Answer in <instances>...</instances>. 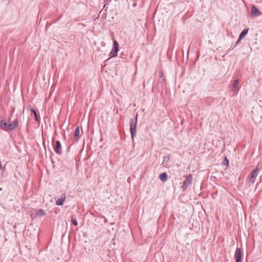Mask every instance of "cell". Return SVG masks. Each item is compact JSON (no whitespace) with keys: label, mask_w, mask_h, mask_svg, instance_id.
<instances>
[{"label":"cell","mask_w":262,"mask_h":262,"mask_svg":"<svg viewBox=\"0 0 262 262\" xmlns=\"http://www.w3.org/2000/svg\"><path fill=\"white\" fill-rule=\"evenodd\" d=\"M18 125V121H15L13 122H8L6 120H2L1 122V128L5 130H12L16 128Z\"/></svg>","instance_id":"obj_1"},{"label":"cell","mask_w":262,"mask_h":262,"mask_svg":"<svg viewBox=\"0 0 262 262\" xmlns=\"http://www.w3.org/2000/svg\"><path fill=\"white\" fill-rule=\"evenodd\" d=\"M137 115L135 119H133L132 121L130 122V130L132 134V138L134 139L135 135L136 134V124H137Z\"/></svg>","instance_id":"obj_2"},{"label":"cell","mask_w":262,"mask_h":262,"mask_svg":"<svg viewBox=\"0 0 262 262\" xmlns=\"http://www.w3.org/2000/svg\"><path fill=\"white\" fill-rule=\"evenodd\" d=\"M192 180V175H189V176H188V177H186V180H185V181L184 182L183 185L182 186L184 190L186 189L187 187H188L191 183Z\"/></svg>","instance_id":"obj_3"},{"label":"cell","mask_w":262,"mask_h":262,"mask_svg":"<svg viewBox=\"0 0 262 262\" xmlns=\"http://www.w3.org/2000/svg\"><path fill=\"white\" fill-rule=\"evenodd\" d=\"M258 168H256L255 169H254L252 173L249 175V180L251 182H253L255 180V179L258 175Z\"/></svg>","instance_id":"obj_4"},{"label":"cell","mask_w":262,"mask_h":262,"mask_svg":"<svg viewBox=\"0 0 262 262\" xmlns=\"http://www.w3.org/2000/svg\"><path fill=\"white\" fill-rule=\"evenodd\" d=\"M236 262H242V253L241 249L238 248L236 253Z\"/></svg>","instance_id":"obj_5"},{"label":"cell","mask_w":262,"mask_h":262,"mask_svg":"<svg viewBox=\"0 0 262 262\" xmlns=\"http://www.w3.org/2000/svg\"><path fill=\"white\" fill-rule=\"evenodd\" d=\"M251 14L252 15V16H253V17H256V16H259V15L261 14V12L259 11V10L257 8V7H256L255 6H252V9H251Z\"/></svg>","instance_id":"obj_6"},{"label":"cell","mask_w":262,"mask_h":262,"mask_svg":"<svg viewBox=\"0 0 262 262\" xmlns=\"http://www.w3.org/2000/svg\"><path fill=\"white\" fill-rule=\"evenodd\" d=\"M116 44L114 45V48L113 50V51H112V52H111V54L113 55V56H114V55H116L117 53V51H118V45L117 43H115Z\"/></svg>","instance_id":"obj_7"},{"label":"cell","mask_w":262,"mask_h":262,"mask_svg":"<svg viewBox=\"0 0 262 262\" xmlns=\"http://www.w3.org/2000/svg\"><path fill=\"white\" fill-rule=\"evenodd\" d=\"M248 31V29H245V30H244L242 32V33H241V34H240V35H239V39H238V42H237V43H238L239 41H240V40H241L242 39H243V37H244V36L247 34V33Z\"/></svg>","instance_id":"obj_8"},{"label":"cell","mask_w":262,"mask_h":262,"mask_svg":"<svg viewBox=\"0 0 262 262\" xmlns=\"http://www.w3.org/2000/svg\"><path fill=\"white\" fill-rule=\"evenodd\" d=\"M56 147H55V151L57 153H58V154H60L61 153V143H60L58 141H57L56 143Z\"/></svg>","instance_id":"obj_9"},{"label":"cell","mask_w":262,"mask_h":262,"mask_svg":"<svg viewBox=\"0 0 262 262\" xmlns=\"http://www.w3.org/2000/svg\"><path fill=\"white\" fill-rule=\"evenodd\" d=\"M159 178H160V179L161 180H162V181H163V182H164V181H165L166 180H167V174L166 173H162V174H161L160 175Z\"/></svg>","instance_id":"obj_10"},{"label":"cell","mask_w":262,"mask_h":262,"mask_svg":"<svg viewBox=\"0 0 262 262\" xmlns=\"http://www.w3.org/2000/svg\"><path fill=\"white\" fill-rule=\"evenodd\" d=\"M65 200V196H63L62 198H61L60 199H59L57 202H56V203L57 205H62L63 203H64V202Z\"/></svg>","instance_id":"obj_11"},{"label":"cell","mask_w":262,"mask_h":262,"mask_svg":"<svg viewBox=\"0 0 262 262\" xmlns=\"http://www.w3.org/2000/svg\"><path fill=\"white\" fill-rule=\"evenodd\" d=\"M238 80L237 79L234 83L233 86H232V89H233V90H236L238 86Z\"/></svg>","instance_id":"obj_12"},{"label":"cell","mask_w":262,"mask_h":262,"mask_svg":"<svg viewBox=\"0 0 262 262\" xmlns=\"http://www.w3.org/2000/svg\"><path fill=\"white\" fill-rule=\"evenodd\" d=\"M79 127H78V128L76 129L75 132L74 136L75 137H78L79 136Z\"/></svg>","instance_id":"obj_13"},{"label":"cell","mask_w":262,"mask_h":262,"mask_svg":"<svg viewBox=\"0 0 262 262\" xmlns=\"http://www.w3.org/2000/svg\"><path fill=\"white\" fill-rule=\"evenodd\" d=\"M223 163L224 164H225V165H226V166H228V161L227 160V158H225V159H224Z\"/></svg>","instance_id":"obj_14"}]
</instances>
